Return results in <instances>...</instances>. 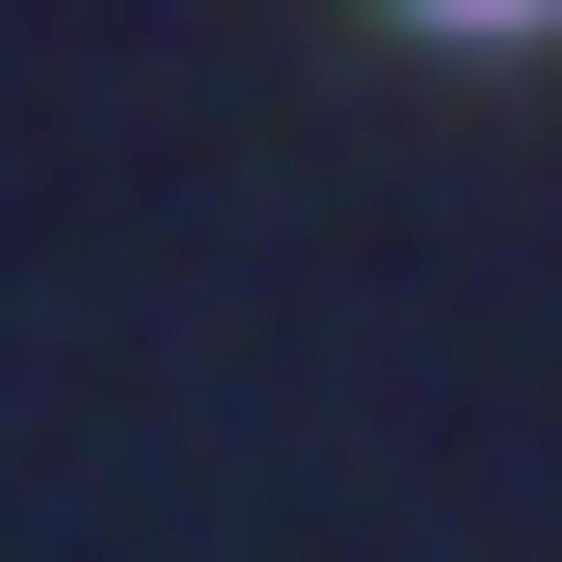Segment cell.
<instances>
[{"instance_id":"cell-1","label":"cell","mask_w":562,"mask_h":562,"mask_svg":"<svg viewBox=\"0 0 562 562\" xmlns=\"http://www.w3.org/2000/svg\"><path fill=\"white\" fill-rule=\"evenodd\" d=\"M456 27H536V0H456Z\"/></svg>"}]
</instances>
